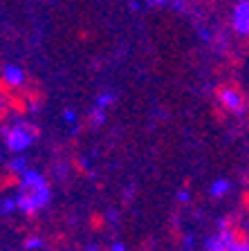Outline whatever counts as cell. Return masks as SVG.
Instances as JSON below:
<instances>
[{"label":"cell","instance_id":"4","mask_svg":"<svg viewBox=\"0 0 249 251\" xmlns=\"http://www.w3.org/2000/svg\"><path fill=\"white\" fill-rule=\"evenodd\" d=\"M25 83V74L18 65H5L2 70V92H7L9 88H21Z\"/></svg>","mask_w":249,"mask_h":251},{"label":"cell","instance_id":"14","mask_svg":"<svg viewBox=\"0 0 249 251\" xmlns=\"http://www.w3.org/2000/svg\"><path fill=\"white\" fill-rule=\"evenodd\" d=\"M177 198H180L182 202H187V200H189V193H187V191H180V195H177Z\"/></svg>","mask_w":249,"mask_h":251},{"label":"cell","instance_id":"15","mask_svg":"<svg viewBox=\"0 0 249 251\" xmlns=\"http://www.w3.org/2000/svg\"><path fill=\"white\" fill-rule=\"evenodd\" d=\"M112 251H124V247H121V245H114V247H112Z\"/></svg>","mask_w":249,"mask_h":251},{"label":"cell","instance_id":"5","mask_svg":"<svg viewBox=\"0 0 249 251\" xmlns=\"http://www.w3.org/2000/svg\"><path fill=\"white\" fill-rule=\"evenodd\" d=\"M234 25L240 34H249V2H240L234 11Z\"/></svg>","mask_w":249,"mask_h":251},{"label":"cell","instance_id":"12","mask_svg":"<svg viewBox=\"0 0 249 251\" xmlns=\"http://www.w3.org/2000/svg\"><path fill=\"white\" fill-rule=\"evenodd\" d=\"M243 206L249 211V191H247V193H243Z\"/></svg>","mask_w":249,"mask_h":251},{"label":"cell","instance_id":"1","mask_svg":"<svg viewBox=\"0 0 249 251\" xmlns=\"http://www.w3.org/2000/svg\"><path fill=\"white\" fill-rule=\"evenodd\" d=\"M50 200V186L45 184V179L34 171H27L23 175V184H21V195L16 200V206L27 215L34 218L38 213L41 206H45Z\"/></svg>","mask_w":249,"mask_h":251},{"label":"cell","instance_id":"8","mask_svg":"<svg viewBox=\"0 0 249 251\" xmlns=\"http://www.w3.org/2000/svg\"><path fill=\"white\" fill-rule=\"evenodd\" d=\"M104 225H106V218L101 213H94L92 218H90V226H92V229H101Z\"/></svg>","mask_w":249,"mask_h":251},{"label":"cell","instance_id":"11","mask_svg":"<svg viewBox=\"0 0 249 251\" xmlns=\"http://www.w3.org/2000/svg\"><path fill=\"white\" fill-rule=\"evenodd\" d=\"M92 121H94V124H101V121H104V112H101V108H99V110H94Z\"/></svg>","mask_w":249,"mask_h":251},{"label":"cell","instance_id":"9","mask_svg":"<svg viewBox=\"0 0 249 251\" xmlns=\"http://www.w3.org/2000/svg\"><path fill=\"white\" fill-rule=\"evenodd\" d=\"M112 101H114L112 94H104V97H99V108H104V105L112 103Z\"/></svg>","mask_w":249,"mask_h":251},{"label":"cell","instance_id":"18","mask_svg":"<svg viewBox=\"0 0 249 251\" xmlns=\"http://www.w3.org/2000/svg\"><path fill=\"white\" fill-rule=\"evenodd\" d=\"M240 2H249V0H240Z\"/></svg>","mask_w":249,"mask_h":251},{"label":"cell","instance_id":"16","mask_svg":"<svg viewBox=\"0 0 249 251\" xmlns=\"http://www.w3.org/2000/svg\"><path fill=\"white\" fill-rule=\"evenodd\" d=\"M94 251H112V249H106V247H97Z\"/></svg>","mask_w":249,"mask_h":251},{"label":"cell","instance_id":"7","mask_svg":"<svg viewBox=\"0 0 249 251\" xmlns=\"http://www.w3.org/2000/svg\"><path fill=\"white\" fill-rule=\"evenodd\" d=\"M227 191H229V182H227V179H218V182L211 186V193L213 195H222V193H227Z\"/></svg>","mask_w":249,"mask_h":251},{"label":"cell","instance_id":"10","mask_svg":"<svg viewBox=\"0 0 249 251\" xmlns=\"http://www.w3.org/2000/svg\"><path fill=\"white\" fill-rule=\"evenodd\" d=\"M25 247H27V249H34V247H41V240H38V238H25Z\"/></svg>","mask_w":249,"mask_h":251},{"label":"cell","instance_id":"13","mask_svg":"<svg viewBox=\"0 0 249 251\" xmlns=\"http://www.w3.org/2000/svg\"><path fill=\"white\" fill-rule=\"evenodd\" d=\"M63 117H65L68 121H74V112H72V110H65V112H63Z\"/></svg>","mask_w":249,"mask_h":251},{"label":"cell","instance_id":"6","mask_svg":"<svg viewBox=\"0 0 249 251\" xmlns=\"http://www.w3.org/2000/svg\"><path fill=\"white\" fill-rule=\"evenodd\" d=\"M209 251H231V247H229V242L224 240L222 235H218L216 240L209 242Z\"/></svg>","mask_w":249,"mask_h":251},{"label":"cell","instance_id":"17","mask_svg":"<svg viewBox=\"0 0 249 251\" xmlns=\"http://www.w3.org/2000/svg\"><path fill=\"white\" fill-rule=\"evenodd\" d=\"M151 2H164V0H151Z\"/></svg>","mask_w":249,"mask_h":251},{"label":"cell","instance_id":"2","mask_svg":"<svg viewBox=\"0 0 249 251\" xmlns=\"http://www.w3.org/2000/svg\"><path fill=\"white\" fill-rule=\"evenodd\" d=\"M2 135H5L7 148H11V151H25L31 141L36 139L38 130L31 124H27V121H21V124L11 126V128H2Z\"/></svg>","mask_w":249,"mask_h":251},{"label":"cell","instance_id":"3","mask_svg":"<svg viewBox=\"0 0 249 251\" xmlns=\"http://www.w3.org/2000/svg\"><path fill=\"white\" fill-rule=\"evenodd\" d=\"M218 99L229 112H236V115L245 112V97L234 85H222V88L218 90Z\"/></svg>","mask_w":249,"mask_h":251}]
</instances>
